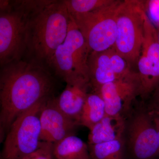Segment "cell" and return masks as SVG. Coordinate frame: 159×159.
Masks as SVG:
<instances>
[{
  "mask_svg": "<svg viewBox=\"0 0 159 159\" xmlns=\"http://www.w3.org/2000/svg\"><path fill=\"white\" fill-rule=\"evenodd\" d=\"M70 20L64 1H32L26 34L29 60L48 64L65 40Z\"/></svg>",
  "mask_w": 159,
  "mask_h": 159,
  "instance_id": "7a4b0ae2",
  "label": "cell"
},
{
  "mask_svg": "<svg viewBox=\"0 0 159 159\" xmlns=\"http://www.w3.org/2000/svg\"><path fill=\"white\" fill-rule=\"evenodd\" d=\"M88 66L89 79L93 89L116 81L111 63L109 49L102 52H91Z\"/></svg>",
  "mask_w": 159,
  "mask_h": 159,
  "instance_id": "4fadbf2b",
  "label": "cell"
},
{
  "mask_svg": "<svg viewBox=\"0 0 159 159\" xmlns=\"http://www.w3.org/2000/svg\"><path fill=\"white\" fill-rule=\"evenodd\" d=\"M157 36H158V40L159 43V29L157 30Z\"/></svg>",
  "mask_w": 159,
  "mask_h": 159,
  "instance_id": "cb8c5ba5",
  "label": "cell"
},
{
  "mask_svg": "<svg viewBox=\"0 0 159 159\" xmlns=\"http://www.w3.org/2000/svg\"><path fill=\"white\" fill-rule=\"evenodd\" d=\"M90 53L82 33L70 15L66 37L48 64L66 83L79 78L89 80L88 60Z\"/></svg>",
  "mask_w": 159,
  "mask_h": 159,
  "instance_id": "8992f818",
  "label": "cell"
},
{
  "mask_svg": "<svg viewBox=\"0 0 159 159\" xmlns=\"http://www.w3.org/2000/svg\"><path fill=\"white\" fill-rule=\"evenodd\" d=\"M90 159H125V144L121 139L96 145H88Z\"/></svg>",
  "mask_w": 159,
  "mask_h": 159,
  "instance_id": "e0dca14e",
  "label": "cell"
},
{
  "mask_svg": "<svg viewBox=\"0 0 159 159\" xmlns=\"http://www.w3.org/2000/svg\"><path fill=\"white\" fill-rule=\"evenodd\" d=\"M145 1H122L117 9V36L114 46L129 66L138 63L144 38Z\"/></svg>",
  "mask_w": 159,
  "mask_h": 159,
  "instance_id": "277c9868",
  "label": "cell"
},
{
  "mask_svg": "<svg viewBox=\"0 0 159 159\" xmlns=\"http://www.w3.org/2000/svg\"><path fill=\"white\" fill-rule=\"evenodd\" d=\"M93 90L103 99L106 115L126 118L134 99L139 95V83L136 80H118Z\"/></svg>",
  "mask_w": 159,
  "mask_h": 159,
  "instance_id": "30bf717a",
  "label": "cell"
},
{
  "mask_svg": "<svg viewBox=\"0 0 159 159\" xmlns=\"http://www.w3.org/2000/svg\"><path fill=\"white\" fill-rule=\"evenodd\" d=\"M109 51L112 67L117 80H136L139 83L138 73L131 71L128 63L117 53L114 47L110 49Z\"/></svg>",
  "mask_w": 159,
  "mask_h": 159,
  "instance_id": "d6986e66",
  "label": "cell"
},
{
  "mask_svg": "<svg viewBox=\"0 0 159 159\" xmlns=\"http://www.w3.org/2000/svg\"><path fill=\"white\" fill-rule=\"evenodd\" d=\"M54 79L43 64L22 60L4 66L0 74V124L4 134L14 120L38 102L51 98Z\"/></svg>",
  "mask_w": 159,
  "mask_h": 159,
  "instance_id": "6da1fadb",
  "label": "cell"
},
{
  "mask_svg": "<svg viewBox=\"0 0 159 159\" xmlns=\"http://www.w3.org/2000/svg\"><path fill=\"white\" fill-rule=\"evenodd\" d=\"M32 1H0V63L22 60Z\"/></svg>",
  "mask_w": 159,
  "mask_h": 159,
  "instance_id": "3957f363",
  "label": "cell"
},
{
  "mask_svg": "<svg viewBox=\"0 0 159 159\" xmlns=\"http://www.w3.org/2000/svg\"><path fill=\"white\" fill-rule=\"evenodd\" d=\"M153 92L152 99L147 107L151 112L159 115V84Z\"/></svg>",
  "mask_w": 159,
  "mask_h": 159,
  "instance_id": "7402d4cb",
  "label": "cell"
},
{
  "mask_svg": "<svg viewBox=\"0 0 159 159\" xmlns=\"http://www.w3.org/2000/svg\"><path fill=\"white\" fill-rule=\"evenodd\" d=\"M149 112H150L152 116L154 123L156 128L158 136L159 145V115H157V114L151 112H150V111H149Z\"/></svg>",
  "mask_w": 159,
  "mask_h": 159,
  "instance_id": "603a6c76",
  "label": "cell"
},
{
  "mask_svg": "<svg viewBox=\"0 0 159 159\" xmlns=\"http://www.w3.org/2000/svg\"><path fill=\"white\" fill-rule=\"evenodd\" d=\"M49 99L38 102L14 120L5 139L1 159H22L38 148L41 142L40 114Z\"/></svg>",
  "mask_w": 159,
  "mask_h": 159,
  "instance_id": "52a82bcc",
  "label": "cell"
},
{
  "mask_svg": "<svg viewBox=\"0 0 159 159\" xmlns=\"http://www.w3.org/2000/svg\"><path fill=\"white\" fill-rule=\"evenodd\" d=\"M145 9L148 11L152 22H153L159 25V0L146 1L145 3Z\"/></svg>",
  "mask_w": 159,
  "mask_h": 159,
  "instance_id": "44dd1931",
  "label": "cell"
},
{
  "mask_svg": "<svg viewBox=\"0 0 159 159\" xmlns=\"http://www.w3.org/2000/svg\"><path fill=\"white\" fill-rule=\"evenodd\" d=\"M123 139L125 159H159L157 132L147 107L131 110L126 118Z\"/></svg>",
  "mask_w": 159,
  "mask_h": 159,
  "instance_id": "5b68a950",
  "label": "cell"
},
{
  "mask_svg": "<svg viewBox=\"0 0 159 159\" xmlns=\"http://www.w3.org/2000/svg\"><path fill=\"white\" fill-rule=\"evenodd\" d=\"M55 159H90L88 144L75 135L53 144Z\"/></svg>",
  "mask_w": 159,
  "mask_h": 159,
  "instance_id": "9a60e30c",
  "label": "cell"
},
{
  "mask_svg": "<svg viewBox=\"0 0 159 159\" xmlns=\"http://www.w3.org/2000/svg\"><path fill=\"white\" fill-rule=\"evenodd\" d=\"M115 0H65L71 15L84 14L109 6Z\"/></svg>",
  "mask_w": 159,
  "mask_h": 159,
  "instance_id": "ac0fdd59",
  "label": "cell"
},
{
  "mask_svg": "<svg viewBox=\"0 0 159 159\" xmlns=\"http://www.w3.org/2000/svg\"><path fill=\"white\" fill-rule=\"evenodd\" d=\"M126 118L106 116L90 129L88 145H96L121 139L125 130Z\"/></svg>",
  "mask_w": 159,
  "mask_h": 159,
  "instance_id": "5bb4252c",
  "label": "cell"
},
{
  "mask_svg": "<svg viewBox=\"0 0 159 159\" xmlns=\"http://www.w3.org/2000/svg\"><path fill=\"white\" fill-rule=\"evenodd\" d=\"M106 116L105 103L100 95L93 90L89 93L84 104L79 124L90 129Z\"/></svg>",
  "mask_w": 159,
  "mask_h": 159,
  "instance_id": "2e32d148",
  "label": "cell"
},
{
  "mask_svg": "<svg viewBox=\"0 0 159 159\" xmlns=\"http://www.w3.org/2000/svg\"><path fill=\"white\" fill-rule=\"evenodd\" d=\"M41 142L54 143L74 135L79 123L60 110L54 101L49 98L43 106L39 116Z\"/></svg>",
  "mask_w": 159,
  "mask_h": 159,
  "instance_id": "8fae6325",
  "label": "cell"
},
{
  "mask_svg": "<svg viewBox=\"0 0 159 159\" xmlns=\"http://www.w3.org/2000/svg\"><path fill=\"white\" fill-rule=\"evenodd\" d=\"M90 87L89 80L77 78L66 82V86L62 93L57 98H54L58 108L79 124L80 114Z\"/></svg>",
  "mask_w": 159,
  "mask_h": 159,
  "instance_id": "7c38bea8",
  "label": "cell"
},
{
  "mask_svg": "<svg viewBox=\"0 0 159 159\" xmlns=\"http://www.w3.org/2000/svg\"><path fill=\"white\" fill-rule=\"evenodd\" d=\"M139 95L145 98L159 84V43L157 30L146 12L144 17V38L138 63Z\"/></svg>",
  "mask_w": 159,
  "mask_h": 159,
  "instance_id": "9c48e42d",
  "label": "cell"
},
{
  "mask_svg": "<svg viewBox=\"0 0 159 159\" xmlns=\"http://www.w3.org/2000/svg\"><path fill=\"white\" fill-rule=\"evenodd\" d=\"M53 149L52 143L41 142L37 149L22 159H55Z\"/></svg>",
  "mask_w": 159,
  "mask_h": 159,
  "instance_id": "ffe728a7",
  "label": "cell"
},
{
  "mask_svg": "<svg viewBox=\"0 0 159 159\" xmlns=\"http://www.w3.org/2000/svg\"><path fill=\"white\" fill-rule=\"evenodd\" d=\"M122 1L88 13L70 15L81 31L91 52H102L114 47L117 36V9Z\"/></svg>",
  "mask_w": 159,
  "mask_h": 159,
  "instance_id": "ba28073f",
  "label": "cell"
}]
</instances>
